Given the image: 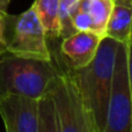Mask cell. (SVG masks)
Returning <instances> with one entry per match:
<instances>
[{"instance_id":"cell-1","label":"cell","mask_w":132,"mask_h":132,"mask_svg":"<svg viewBox=\"0 0 132 132\" xmlns=\"http://www.w3.org/2000/svg\"><path fill=\"white\" fill-rule=\"evenodd\" d=\"M119 42L104 36L88 65L70 68L96 132H104L116 51Z\"/></svg>"},{"instance_id":"cell-2","label":"cell","mask_w":132,"mask_h":132,"mask_svg":"<svg viewBox=\"0 0 132 132\" xmlns=\"http://www.w3.org/2000/svg\"><path fill=\"white\" fill-rule=\"evenodd\" d=\"M58 72L52 60L24 58L5 52L0 55V96L20 94L39 98Z\"/></svg>"},{"instance_id":"cell-3","label":"cell","mask_w":132,"mask_h":132,"mask_svg":"<svg viewBox=\"0 0 132 132\" xmlns=\"http://www.w3.org/2000/svg\"><path fill=\"white\" fill-rule=\"evenodd\" d=\"M48 92L55 104L60 132H96L70 68L58 72Z\"/></svg>"},{"instance_id":"cell-4","label":"cell","mask_w":132,"mask_h":132,"mask_svg":"<svg viewBox=\"0 0 132 132\" xmlns=\"http://www.w3.org/2000/svg\"><path fill=\"white\" fill-rule=\"evenodd\" d=\"M6 51L12 55L41 60H52L48 38L32 7L18 15L7 13L5 21Z\"/></svg>"},{"instance_id":"cell-5","label":"cell","mask_w":132,"mask_h":132,"mask_svg":"<svg viewBox=\"0 0 132 132\" xmlns=\"http://www.w3.org/2000/svg\"><path fill=\"white\" fill-rule=\"evenodd\" d=\"M104 132H132V94L126 43H119L116 51Z\"/></svg>"},{"instance_id":"cell-6","label":"cell","mask_w":132,"mask_h":132,"mask_svg":"<svg viewBox=\"0 0 132 132\" xmlns=\"http://www.w3.org/2000/svg\"><path fill=\"white\" fill-rule=\"evenodd\" d=\"M0 117L7 132H38V98L20 94L0 96Z\"/></svg>"},{"instance_id":"cell-7","label":"cell","mask_w":132,"mask_h":132,"mask_svg":"<svg viewBox=\"0 0 132 132\" xmlns=\"http://www.w3.org/2000/svg\"><path fill=\"white\" fill-rule=\"evenodd\" d=\"M103 37L94 31H77L62 39L60 53L66 66L77 70L88 65L95 57Z\"/></svg>"},{"instance_id":"cell-8","label":"cell","mask_w":132,"mask_h":132,"mask_svg":"<svg viewBox=\"0 0 132 132\" xmlns=\"http://www.w3.org/2000/svg\"><path fill=\"white\" fill-rule=\"evenodd\" d=\"M104 36L119 43H126L132 36V7L114 5Z\"/></svg>"},{"instance_id":"cell-9","label":"cell","mask_w":132,"mask_h":132,"mask_svg":"<svg viewBox=\"0 0 132 132\" xmlns=\"http://www.w3.org/2000/svg\"><path fill=\"white\" fill-rule=\"evenodd\" d=\"M48 41L59 39V0H35L31 5Z\"/></svg>"},{"instance_id":"cell-10","label":"cell","mask_w":132,"mask_h":132,"mask_svg":"<svg viewBox=\"0 0 132 132\" xmlns=\"http://www.w3.org/2000/svg\"><path fill=\"white\" fill-rule=\"evenodd\" d=\"M77 6L85 12L93 23V31L104 36L114 2L111 0H78Z\"/></svg>"},{"instance_id":"cell-11","label":"cell","mask_w":132,"mask_h":132,"mask_svg":"<svg viewBox=\"0 0 132 132\" xmlns=\"http://www.w3.org/2000/svg\"><path fill=\"white\" fill-rule=\"evenodd\" d=\"M38 132H60L55 104L48 90L38 98Z\"/></svg>"},{"instance_id":"cell-12","label":"cell","mask_w":132,"mask_h":132,"mask_svg":"<svg viewBox=\"0 0 132 132\" xmlns=\"http://www.w3.org/2000/svg\"><path fill=\"white\" fill-rule=\"evenodd\" d=\"M78 0H59V39H64L78 31L71 19V11Z\"/></svg>"},{"instance_id":"cell-13","label":"cell","mask_w":132,"mask_h":132,"mask_svg":"<svg viewBox=\"0 0 132 132\" xmlns=\"http://www.w3.org/2000/svg\"><path fill=\"white\" fill-rule=\"evenodd\" d=\"M7 12L0 11V55L7 52L6 42H5V21H6Z\"/></svg>"},{"instance_id":"cell-14","label":"cell","mask_w":132,"mask_h":132,"mask_svg":"<svg viewBox=\"0 0 132 132\" xmlns=\"http://www.w3.org/2000/svg\"><path fill=\"white\" fill-rule=\"evenodd\" d=\"M126 48H128V73H129V81H130L131 94H132V36L126 42Z\"/></svg>"},{"instance_id":"cell-15","label":"cell","mask_w":132,"mask_h":132,"mask_svg":"<svg viewBox=\"0 0 132 132\" xmlns=\"http://www.w3.org/2000/svg\"><path fill=\"white\" fill-rule=\"evenodd\" d=\"M114 5H124V6L132 7V0H111Z\"/></svg>"},{"instance_id":"cell-16","label":"cell","mask_w":132,"mask_h":132,"mask_svg":"<svg viewBox=\"0 0 132 132\" xmlns=\"http://www.w3.org/2000/svg\"><path fill=\"white\" fill-rule=\"evenodd\" d=\"M9 4H11V0H0V11L7 12Z\"/></svg>"}]
</instances>
